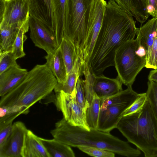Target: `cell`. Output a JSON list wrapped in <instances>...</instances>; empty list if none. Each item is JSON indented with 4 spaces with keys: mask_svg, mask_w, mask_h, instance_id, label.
I'll return each instance as SVG.
<instances>
[{
    "mask_svg": "<svg viewBox=\"0 0 157 157\" xmlns=\"http://www.w3.org/2000/svg\"><path fill=\"white\" fill-rule=\"evenodd\" d=\"M133 17L114 0L107 3L102 25L88 64L91 73L103 75L108 67L114 66L118 49L126 42L134 39L137 28Z\"/></svg>",
    "mask_w": 157,
    "mask_h": 157,
    "instance_id": "cell-1",
    "label": "cell"
},
{
    "mask_svg": "<svg viewBox=\"0 0 157 157\" xmlns=\"http://www.w3.org/2000/svg\"><path fill=\"white\" fill-rule=\"evenodd\" d=\"M51 133L57 140L70 146H85L109 151L128 157H136L141 154L139 150L112 134L97 129L88 131L71 125L63 118L56 123Z\"/></svg>",
    "mask_w": 157,
    "mask_h": 157,
    "instance_id": "cell-2",
    "label": "cell"
},
{
    "mask_svg": "<svg viewBox=\"0 0 157 157\" xmlns=\"http://www.w3.org/2000/svg\"><path fill=\"white\" fill-rule=\"evenodd\" d=\"M57 82L45 64H37L15 87L1 97L0 106L17 105L29 109L52 93Z\"/></svg>",
    "mask_w": 157,
    "mask_h": 157,
    "instance_id": "cell-3",
    "label": "cell"
},
{
    "mask_svg": "<svg viewBox=\"0 0 157 157\" xmlns=\"http://www.w3.org/2000/svg\"><path fill=\"white\" fill-rule=\"evenodd\" d=\"M116 128L145 157H156L157 121L147 99L141 108L123 116Z\"/></svg>",
    "mask_w": 157,
    "mask_h": 157,
    "instance_id": "cell-4",
    "label": "cell"
},
{
    "mask_svg": "<svg viewBox=\"0 0 157 157\" xmlns=\"http://www.w3.org/2000/svg\"><path fill=\"white\" fill-rule=\"evenodd\" d=\"M94 1L66 0L63 37L73 42L78 56L82 59Z\"/></svg>",
    "mask_w": 157,
    "mask_h": 157,
    "instance_id": "cell-5",
    "label": "cell"
},
{
    "mask_svg": "<svg viewBox=\"0 0 157 157\" xmlns=\"http://www.w3.org/2000/svg\"><path fill=\"white\" fill-rule=\"evenodd\" d=\"M128 87L114 95L101 100L100 108L97 130L110 132L116 128L126 110L140 96Z\"/></svg>",
    "mask_w": 157,
    "mask_h": 157,
    "instance_id": "cell-6",
    "label": "cell"
},
{
    "mask_svg": "<svg viewBox=\"0 0 157 157\" xmlns=\"http://www.w3.org/2000/svg\"><path fill=\"white\" fill-rule=\"evenodd\" d=\"M139 45L136 38L124 44L116 52L114 66L117 77L127 87L132 86L136 76L146 65V57H140L136 53Z\"/></svg>",
    "mask_w": 157,
    "mask_h": 157,
    "instance_id": "cell-7",
    "label": "cell"
},
{
    "mask_svg": "<svg viewBox=\"0 0 157 157\" xmlns=\"http://www.w3.org/2000/svg\"><path fill=\"white\" fill-rule=\"evenodd\" d=\"M55 93V104L57 110L62 112L63 118L67 122L71 125L90 131L86 121L85 112L77 101L75 89L71 94L63 91Z\"/></svg>",
    "mask_w": 157,
    "mask_h": 157,
    "instance_id": "cell-8",
    "label": "cell"
},
{
    "mask_svg": "<svg viewBox=\"0 0 157 157\" xmlns=\"http://www.w3.org/2000/svg\"><path fill=\"white\" fill-rule=\"evenodd\" d=\"M30 38L35 46L52 52L59 47L55 33L41 21L30 16L29 19Z\"/></svg>",
    "mask_w": 157,
    "mask_h": 157,
    "instance_id": "cell-9",
    "label": "cell"
},
{
    "mask_svg": "<svg viewBox=\"0 0 157 157\" xmlns=\"http://www.w3.org/2000/svg\"><path fill=\"white\" fill-rule=\"evenodd\" d=\"M107 2L94 0L90 21V29L83 52V61L88 63L98 35L104 18Z\"/></svg>",
    "mask_w": 157,
    "mask_h": 157,
    "instance_id": "cell-10",
    "label": "cell"
},
{
    "mask_svg": "<svg viewBox=\"0 0 157 157\" xmlns=\"http://www.w3.org/2000/svg\"><path fill=\"white\" fill-rule=\"evenodd\" d=\"M28 130L21 121L13 124L9 136L4 144L0 147V157H22L25 137Z\"/></svg>",
    "mask_w": 157,
    "mask_h": 157,
    "instance_id": "cell-11",
    "label": "cell"
},
{
    "mask_svg": "<svg viewBox=\"0 0 157 157\" xmlns=\"http://www.w3.org/2000/svg\"><path fill=\"white\" fill-rule=\"evenodd\" d=\"M5 6L0 26L22 23L30 17L29 6L26 0H5Z\"/></svg>",
    "mask_w": 157,
    "mask_h": 157,
    "instance_id": "cell-12",
    "label": "cell"
},
{
    "mask_svg": "<svg viewBox=\"0 0 157 157\" xmlns=\"http://www.w3.org/2000/svg\"><path fill=\"white\" fill-rule=\"evenodd\" d=\"M30 16L41 21L55 34V23L52 0H26Z\"/></svg>",
    "mask_w": 157,
    "mask_h": 157,
    "instance_id": "cell-13",
    "label": "cell"
},
{
    "mask_svg": "<svg viewBox=\"0 0 157 157\" xmlns=\"http://www.w3.org/2000/svg\"><path fill=\"white\" fill-rule=\"evenodd\" d=\"M122 84L117 76L115 78H111L103 75L99 76L94 75V92L101 100L102 99L117 94L122 90Z\"/></svg>",
    "mask_w": 157,
    "mask_h": 157,
    "instance_id": "cell-14",
    "label": "cell"
},
{
    "mask_svg": "<svg viewBox=\"0 0 157 157\" xmlns=\"http://www.w3.org/2000/svg\"><path fill=\"white\" fill-rule=\"evenodd\" d=\"M28 70L19 66L11 67L0 74V96H2L15 87L23 79Z\"/></svg>",
    "mask_w": 157,
    "mask_h": 157,
    "instance_id": "cell-15",
    "label": "cell"
},
{
    "mask_svg": "<svg viewBox=\"0 0 157 157\" xmlns=\"http://www.w3.org/2000/svg\"><path fill=\"white\" fill-rule=\"evenodd\" d=\"M157 34V17L149 20L139 28H137L136 38L140 44L146 51V62L149 59L152 47Z\"/></svg>",
    "mask_w": 157,
    "mask_h": 157,
    "instance_id": "cell-16",
    "label": "cell"
},
{
    "mask_svg": "<svg viewBox=\"0 0 157 157\" xmlns=\"http://www.w3.org/2000/svg\"><path fill=\"white\" fill-rule=\"evenodd\" d=\"M114 0L141 25L147 20L150 15L147 11V0Z\"/></svg>",
    "mask_w": 157,
    "mask_h": 157,
    "instance_id": "cell-17",
    "label": "cell"
},
{
    "mask_svg": "<svg viewBox=\"0 0 157 157\" xmlns=\"http://www.w3.org/2000/svg\"><path fill=\"white\" fill-rule=\"evenodd\" d=\"M21 155L22 157H49L39 137L29 129L25 136Z\"/></svg>",
    "mask_w": 157,
    "mask_h": 157,
    "instance_id": "cell-18",
    "label": "cell"
},
{
    "mask_svg": "<svg viewBox=\"0 0 157 157\" xmlns=\"http://www.w3.org/2000/svg\"><path fill=\"white\" fill-rule=\"evenodd\" d=\"M45 64L52 72L58 82L62 83L66 80L67 73L62 53L59 47L54 52L45 56Z\"/></svg>",
    "mask_w": 157,
    "mask_h": 157,
    "instance_id": "cell-19",
    "label": "cell"
},
{
    "mask_svg": "<svg viewBox=\"0 0 157 157\" xmlns=\"http://www.w3.org/2000/svg\"><path fill=\"white\" fill-rule=\"evenodd\" d=\"M83 63L78 56L72 71L67 75L66 81L63 83H57L54 89L55 93L63 91L67 94L72 93L75 90L78 79L83 75Z\"/></svg>",
    "mask_w": 157,
    "mask_h": 157,
    "instance_id": "cell-20",
    "label": "cell"
},
{
    "mask_svg": "<svg viewBox=\"0 0 157 157\" xmlns=\"http://www.w3.org/2000/svg\"><path fill=\"white\" fill-rule=\"evenodd\" d=\"M39 138L49 157H75V154L70 146L56 139Z\"/></svg>",
    "mask_w": 157,
    "mask_h": 157,
    "instance_id": "cell-21",
    "label": "cell"
},
{
    "mask_svg": "<svg viewBox=\"0 0 157 157\" xmlns=\"http://www.w3.org/2000/svg\"><path fill=\"white\" fill-rule=\"evenodd\" d=\"M55 34L59 46L63 37L66 0H52Z\"/></svg>",
    "mask_w": 157,
    "mask_h": 157,
    "instance_id": "cell-22",
    "label": "cell"
},
{
    "mask_svg": "<svg viewBox=\"0 0 157 157\" xmlns=\"http://www.w3.org/2000/svg\"><path fill=\"white\" fill-rule=\"evenodd\" d=\"M24 22L10 25L0 26V52L12 51L19 30Z\"/></svg>",
    "mask_w": 157,
    "mask_h": 157,
    "instance_id": "cell-23",
    "label": "cell"
},
{
    "mask_svg": "<svg viewBox=\"0 0 157 157\" xmlns=\"http://www.w3.org/2000/svg\"><path fill=\"white\" fill-rule=\"evenodd\" d=\"M65 64L67 75L72 71L78 57L74 44L64 37L59 45Z\"/></svg>",
    "mask_w": 157,
    "mask_h": 157,
    "instance_id": "cell-24",
    "label": "cell"
},
{
    "mask_svg": "<svg viewBox=\"0 0 157 157\" xmlns=\"http://www.w3.org/2000/svg\"><path fill=\"white\" fill-rule=\"evenodd\" d=\"M29 109L17 105L0 106V128L13 123V121L20 115L28 114Z\"/></svg>",
    "mask_w": 157,
    "mask_h": 157,
    "instance_id": "cell-25",
    "label": "cell"
},
{
    "mask_svg": "<svg viewBox=\"0 0 157 157\" xmlns=\"http://www.w3.org/2000/svg\"><path fill=\"white\" fill-rule=\"evenodd\" d=\"M101 100L94 93L93 99L85 112L86 123L90 129H97L100 108Z\"/></svg>",
    "mask_w": 157,
    "mask_h": 157,
    "instance_id": "cell-26",
    "label": "cell"
},
{
    "mask_svg": "<svg viewBox=\"0 0 157 157\" xmlns=\"http://www.w3.org/2000/svg\"><path fill=\"white\" fill-rule=\"evenodd\" d=\"M29 18L21 27L13 45L12 52L16 59L22 58L25 55L23 50V44L27 38L25 33L28 31L29 28Z\"/></svg>",
    "mask_w": 157,
    "mask_h": 157,
    "instance_id": "cell-27",
    "label": "cell"
},
{
    "mask_svg": "<svg viewBox=\"0 0 157 157\" xmlns=\"http://www.w3.org/2000/svg\"><path fill=\"white\" fill-rule=\"evenodd\" d=\"M82 73L85 76L84 89L87 101L90 105L93 99V89L94 75L89 70L87 63H84L82 65Z\"/></svg>",
    "mask_w": 157,
    "mask_h": 157,
    "instance_id": "cell-28",
    "label": "cell"
},
{
    "mask_svg": "<svg viewBox=\"0 0 157 157\" xmlns=\"http://www.w3.org/2000/svg\"><path fill=\"white\" fill-rule=\"evenodd\" d=\"M146 93L152 111L157 121V82L148 81Z\"/></svg>",
    "mask_w": 157,
    "mask_h": 157,
    "instance_id": "cell-29",
    "label": "cell"
},
{
    "mask_svg": "<svg viewBox=\"0 0 157 157\" xmlns=\"http://www.w3.org/2000/svg\"><path fill=\"white\" fill-rule=\"evenodd\" d=\"M76 98L78 104L86 112L90 105L86 101L84 89V80L80 76L78 78L76 87Z\"/></svg>",
    "mask_w": 157,
    "mask_h": 157,
    "instance_id": "cell-30",
    "label": "cell"
},
{
    "mask_svg": "<svg viewBox=\"0 0 157 157\" xmlns=\"http://www.w3.org/2000/svg\"><path fill=\"white\" fill-rule=\"evenodd\" d=\"M11 51L0 52V74L10 67L19 66Z\"/></svg>",
    "mask_w": 157,
    "mask_h": 157,
    "instance_id": "cell-31",
    "label": "cell"
},
{
    "mask_svg": "<svg viewBox=\"0 0 157 157\" xmlns=\"http://www.w3.org/2000/svg\"><path fill=\"white\" fill-rule=\"evenodd\" d=\"M88 155L96 157H114L115 153L112 151L95 147L80 146L77 147Z\"/></svg>",
    "mask_w": 157,
    "mask_h": 157,
    "instance_id": "cell-32",
    "label": "cell"
},
{
    "mask_svg": "<svg viewBox=\"0 0 157 157\" xmlns=\"http://www.w3.org/2000/svg\"><path fill=\"white\" fill-rule=\"evenodd\" d=\"M147 100L146 93L140 94V96L126 110L124 113L123 116L130 114L141 108L144 105Z\"/></svg>",
    "mask_w": 157,
    "mask_h": 157,
    "instance_id": "cell-33",
    "label": "cell"
},
{
    "mask_svg": "<svg viewBox=\"0 0 157 157\" xmlns=\"http://www.w3.org/2000/svg\"><path fill=\"white\" fill-rule=\"evenodd\" d=\"M145 67L147 68L157 69V34L152 47L150 56Z\"/></svg>",
    "mask_w": 157,
    "mask_h": 157,
    "instance_id": "cell-34",
    "label": "cell"
},
{
    "mask_svg": "<svg viewBox=\"0 0 157 157\" xmlns=\"http://www.w3.org/2000/svg\"><path fill=\"white\" fill-rule=\"evenodd\" d=\"M13 123L0 128V147L5 143L11 132Z\"/></svg>",
    "mask_w": 157,
    "mask_h": 157,
    "instance_id": "cell-35",
    "label": "cell"
},
{
    "mask_svg": "<svg viewBox=\"0 0 157 157\" xmlns=\"http://www.w3.org/2000/svg\"><path fill=\"white\" fill-rule=\"evenodd\" d=\"M147 10L150 15L157 17V0H147Z\"/></svg>",
    "mask_w": 157,
    "mask_h": 157,
    "instance_id": "cell-36",
    "label": "cell"
},
{
    "mask_svg": "<svg viewBox=\"0 0 157 157\" xmlns=\"http://www.w3.org/2000/svg\"><path fill=\"white\" fill-rule=\"evenodd\" d=\"M135 52L136 54L140 57H144L146 56V51L145 48L140 44Z\"/></svg>",
    "mask_w": 157,
    "mask_h": 157,
    "instance_id": "cell-37",
    "label": "cell"
},
{
    "mask_svg": "<svg viewBox=\"0 0 157 157\" xmlns=\"http://www.w3.org/2000/svg\"><path fill=\"white\" fill-rule=\"evenodd\" d=\"M148 78L149 81L157 82V69L150 71Z\"/></svg>",
    "mask_w": 157,
    "mask_h": 157,
    "instance_id": "cell-38",
    "label": "cell"
},
{
    "mask_svg": "<svg viewBox=\"0 0 157 157\" xmlns=\"http://www.w3.org/2000/svg\"><path fill=\"white\" fill-rule=\"evenodd\" d=\"M5 0H0V21L2 20L5 10Z\"/></svg>",
    "mask_w": 157,
    "mask_h": 157,
    "instance_id": "cell-39",
    "label": "cell"
},
{
    "mask_svg": "<svg viewBox=\"0 0 157 157\" xmlns=\"http://www.w3.org/2000/svg\"><path fill=\"white\" fill-rule=\"evenodd\" d=\"M156 157H157V155L156 156Z\"/></svg>",
    "mask_w": 157,
    "mask_h": 157,
    "instance_id": "cell-40",
    "label": "cell"
}]
</instances>
